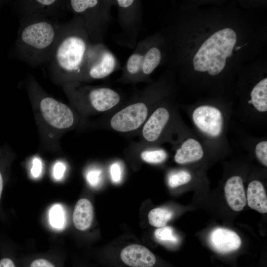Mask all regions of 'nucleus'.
Wrapping results in <instances>:
<instances>
[{
  "label": "nucleus",
  "mask_w": 267,
  "mask_h": 267,
  "mask_svg": "<svg viewBox=\"0 0 267 267\" xmlns=\"http://www.w3.org/2000/svg\"><path fill=\"white\" fill-rule=\"evenodd\" d=\"M248 206L260 213L267 212V196L263 182L258 179H253L248 184L246 192Z\"/></svg>",
  "instance_id": "19"
},
{
  "label": "nucleus",
  "mask_w": 267,
  "mask_h": 267,
  "mask_svg": "<svg viewBox=\"0 0 267 267\" xmlns=\"http://www.w3.org/2000/svg\"><path fill=\"white\" fill-rule=\"evenodd\" d=\"M49 220L51 225L58 229L64 227L65 223V214L61 205H53L49 212Z\"/></svg>",
  "instance_id": "24"
},
{
  "label": "nucleus",
  "mask_w": 267,
  "mask_h": 267,
  "mask_svg": "<svg viewBox=\"0 0 267 267\" xmlns=\"http://www.w3.org/2000/svg\"><path fill=\"white\" fill-rule=\"evenodd\" d=\"M3 189V179L1 173L0 172V199L1 198Z\"/></svg>",
  "instance_id": "33"
},
{
  "label": "nucleus",
  "mask_w": 267,
  "mask_h": 267,
  "mask_svg": "<svg viewBox=\"0 0 267 267\" xmlns=\"http://www.w3.org/2000/svg\"><path fill=\"white\" fill-rule=\"evenodd\" d=\"M155 35L138 41L122 68L118 81L124 83L146 82L160 64L162 51Z\"/></svg>",
  "instance_id": "6"
},
{
  "label": "nucleus",
  "mask_w": 267,
  "mask_h": 267,
  "mask_svg": "<svg viewBox=\"0 0 267 267\" xmlns=\"http://www.w3.org/2000/svg\"><path fill=\"white\" fill-rule=\"evenodd\" d=\"M39 107L44 118L56 128H68L73 124L74 114L71 109L53 97H42Z\"/></svg>",
  "instance_id": "11"
},
{
  "label": "nucleus",
  "mask_w": 267,
  "mask_h": 267,
  "mask_svg": "<svg viewBox=\"0 0 267 267\" xmlns=\"http://www.w3.org/2000/svg\"><path fill=\"white\" fill-rule=\"evenodd\" d=\"M119 259L125 267H155L158 261L155 255L146 247L132 244L120 252Z\"/></svg>",
  "instance_id": "14"
},
{
  "label": "nucleus",
  "mask_w": 267,
  "mask_h": 267,
  "mask_svg": "<svg viewBox=\"0 0 267 267\" xmlns=\"http://www.w3.org/2000/svg\"><path fill=\"white\" fill-rule=\"evenodd\" d=\"M250 98L247 101L256 111V113L266 114L267 111V78L257 83L250 93Z\"/></svg>",
  "instance_id": "21"
},
{
  "label": "nucleus",
  "mask_w": 267,
  "mask_h": 267,
  "mask_svg": "<svg viewBox=\"0 0 267 267\" xmlns=\"http://www.w3.org/2000/svg\"><path fill=\"white\" fill-rule=\"evenodd\" d=\"M241 47V46H237V47H236L235 50H238V49H239Z\"/></svg>",
  "instance_id": "34"
},
{
  "label": "nucleus",
  "mask_w": 267,
  "mask_h": 267,
  "mask_svg": "<svg viewBox=\"0 0 267 267\" xmlns=\"http://www.w3.org/2000/svg\"><path fill=\"white\" fill-rule=\"evenodd\" d=\"M1 1H0V4L1 3Z\"/></svg>",
  "instance_id": "35"
},
{
  "label": "nucleus",
  "mask_w": 267,
  "mask_h": 267,
  "mask_svg": "<svg viewBox=\"0 0 267 267\" xmlns=\"http://www.w3.org/2000/svg\"><path fill=\"white\" fill-rule=\"evenodd\" d=\"M28 267H57L51 260L44 258L33 259L29 264Z\"/></svg>",
  "instance_id": "27"
},
{
  "label": "nucleus",
  "mask_w": 267,
  "mask_h": 267,
  "mask_svg": "<svg viewBox=\"0 0 267 267\" xmlns=\"http://www.w3.org/2000/svg\"><path fill=\"white\" fill-rule=\"evenodd\" d=\"M115 0H67L66 9L79 19L92 44L103 43L112 21Z\"/></svg>",
  "instance_id": "4"
},
{
  "label": "nucleus",
  "mask_w": 267,
  "mask_h": 267,
  "mask_svg": "<svg viewBox=\"0 0 267 267\" xmlns=\"http://www.w3.org/2000/svg\"><path fill=\"white\" fill-rule=\"evenodd\" d=\"M168 155L165 150L162 149L145 151L141 153V159L149 163L160 164L165 162Z\"/></svg>",
  "instance_id": "25"
},
{
  "label": "nucleus",
  "mask_w": 267,
  "mask_h": 267,
  "mask_svg": "<svg viewBox=\"0 0 267 267\" xmlns=\"http://www.w3.org/2000/svg\"><path fill=\"white\" fill-rule=\"evenodd\" d=\"M67 0H22L18 1L22 18H49L66 9Z\"/></svg>",
  "instance_id": "12"
},
{
  "label": "nucleus",
  "mask_w": 267,
  "mask_h": 267,
  "mask_svg": "<svg viewBox=\"0 0 267 267\" xmlns=\"http://www.w3.org/2000/svg\"><path fill=\"white\" fill-rule=\"evenodd\" d=\"M154 234L156 238L160 241L173 243L178 241V238L174 235L173 228L170 226L159 227L155 231Z\"/></svg>",
  "instance_id": "26"
},
{
  "label": "nucleus",
  "mask_w": 267,
  "mask_h": 267,
  "mask_svg": "<svg viewBox=\"0 0 267 267\" xmlns=\"http://www.w3.org/2000/svg\"><path fill=\"white\" fill-rule=\"evenodd\" d=\"M93 218V208L90 201L82 198L76 203L73 214V221L75 227L85 231L90 227Z\"/></svg>",
  "instance_id": "20"
},
{
  "label": "nucleus",
  "mask_w": 267,
  "mask_h": 267,
  "mask_svg": "<svg viewBox=\"0 0 267 267\" xmlns=\"http://www.w3.org/2000/svg\"><path fill=\"white\" fill-rule=\"evenodd\" d=\"M80 92L86 95L89 106L98 112H104L113 108L121 100L119 93L107 87L83 86Z\"/></svg>",
  "instance_id": "13"
},
{
  "label": "nucleus",
  "mask_w": 267,
  "mask_h": 267,
  "mask_svg": "<svg viewBox=\"0 0 267 267\" xmlns=\"http://www.w3.org/2000/svg\"><path fill=\"white\" fill-rule=\"evenodd\" d=\"M186 167L171 171L167 177V182L171 188H176L190 183L193 179L192 169Z\"/></svg>",
  "instance_id": "22"
},
{
  "label": "nucleus",
  "mask_w": 267,
  "mask_h": 267,
  "mask_svg": "<svg viewBox=\"0 0 267 267\" xmlns=\"http://www.w3.org/2000/svg\"><path fill=\"white\" fill-rule=\"evenodd\" d=\"M42 163L39 158H35L33 161L31 168V174L33 177L38 178L40 176L42 171Z\"/></svg>",
  "instance_id": "31"
},
{
  "label": "nucleus",
  "mask_w": 267,
  "mask_h": 267,
  "mask_svg": "<svg viewBox=\"0 0 267 267\" xmlns=\"http://www.w3.org/2000/svg\"><path fill=\"white\" fill-rule=\"evenodd\" d=\"M0 267H16L12 260L9 258H3L0 260Z\"/></svg>",
  "instance_id": "32"
},
{
  "label": "nucleus",
  "mask_w": 267,
  "mask_h": 267,
  "mask_svg": "<svg viewBox=\"0 0 267 267\" xmlns=\"http://www.w3.org/2000/svg\"><path fill=\"white\" fill-rule=\"evenodd\" d=\"M173 216V212L163 207L152 209L148 213V219L149 223L154 227H161L165 226Z\"/></svg>",
  "instance_id": "23"
},
{
  "label": "nucleus",
  "mask_w": 267,
  "mask_h": 267,
  "mask_svg": "<svg viewBox=\"0 0 267 267\" xmlns=\"http://www.w3.org/2000/svg\"><path fill=\"white\" fill-rule=\"evenodd\" d=\"M209 241L213 249L220 253H227L237 250L241 240L234 231L222 227L214 229L210 233Z\"/></svg>",
  "instance_id": "18"
},
{
  "label": "nucleus",
  "mask_w": 267,
  "mask_h": 267,
  "mask_svg": "<svg viewBox=\"0 0 267 267\" xmlns=\"http://www.w3.org/2000/svg\"><path fill=\"white\" fill-rule=\"evenodd\" d=\"M120 68L118 59L103 43L94 44L86 68L78 82L103 79Z\"/></svg>",
  "instance_id": "9"
},
{
  "label": "nucleus",
  "mask_w": 267,
  "mask_h": 267,
  "mask_svg": "<svg viewBox=\"0 0 267 267\" xmlns=\"http://www.w3.org/2000/svg\"><path fill=\"white\" fill-rule=\"evenodd\" d=\"M60 26L49 18H22L15 44L18 58L33 66L49 62Z\"/></svg>",
  "instance_id": "2"
},
{
  "label": "nucleus",
  "mask_w": 267,
  "mask_h": 267,
  "mask_svg": "<svg viewBox=\"0 0 267 267\" xmlns=\"http://www.w3.org/2000/svg\"><path fill=\"white\" fill-rule=\"evenodd\" d=\"M148 105L140 100L131 103L117 112L111 118L112 128L118 132H127L138 128L148 114Z\"/></svg>",
  "instance_id": "10"
},
{
  "label": "nucleus",
  "mask_w": 267,
  "mask_h": 267,
  "mask_svg": "<svg viewBox=\"0 0 267 267\" xmlns=\"http://www.w3.org/2000/svg\"><path fill=\"white\" fill-rule=\"evenodd\" d=\"M66 170L65 165L61 162H56L53 168V175L56 179H61L65 173Z\"/></svg>",
  "instance_id": "30"
},
{
  "label": "nucleus",
  "mask_w": 267,
  "mask_h": 267,
  "mask_svg": "<svg viewBox=\"0 0 267 267\" xmlns=\"http://www.w3.org/2000/svg\"><path fill=\"white\" fill-rule=\"evenodd\" d=\"M172 114L169 108L161 106L151 114L142 130L144 137L148 141L158 140L170 124Z\"/></svg>",
  "instance_id": "15"
},
{
  "label": "nucleus",
  "mask_w": 267,
  "mask_h": 267,
  "mask_svg": "<svg viewBox=\"0 0 267 267\" xmlns=\"http://www.w3.org/2000/svg\"><path fill=\"white\" fill-rule=\"evenodd\" d=\"M223 192L226 202L234 211L242 210L246 204L244 179L238 173H233L225 180Z\"/></svg>",
  "instance_id": "16"
},
{
  "label": "nucleus",
  "mask_w": 267,
  "mask_h": 267,
  "mask_svg": "<svg viewBox=\"0 0 267 267\" xmlns=\"http://www.w3.org/2000/svg\"><path fill=\"white\" fill-rule=\"evenodd\" d=\"M120 33L114 37L118 44L134 48L138 41L143 19L142 1L140 0H115Z\"/></svg>",
  "instance_id": "7"
},
{
  "label": "nucleus",
  "mask_w": 267,
  "mask_h": 267,
  "mask_svg": "<svg viewBox=\"0 0 267 267\" xmlns=\"http://www.w3.org/2000/svg\"><path fill=\"white\" fill-rule=\"evenodd\" d=\"M238 138L241 145L247 152V155L252 161L257 162L262 167L267 169V136L256 137L240 132Z\"/></svg>",
  "instance_id": "17"
},
{
  "label": "nucleus",
  "mask_w": 267,
  "mask_h": 267,
  "mask_svg": "<svg viewBox=\"0 0 267 267\" xmlns=\"http://www.w3.org/2000/svg\"><path fill=\"white\" fill-rule=\"evenodd\" d=\"M110 173L113 182L118 183L121 180L122 169L119 164L113 163L110 167Z\"/></svg>",
  "instance_id": "29"
},
{
  "label": "nucleus",
  "mask_w": 267,
  "mask_h": 267,
  "mask_svg": "<svg viewBox=\"0 0 267 267\" xmlns=\"http://www.w3.org/2000/svg\"><path fill=\"white\" fill-rule=\"evenodd\" d=\"M237 36L230 28L221 30L207 39L201 45L193 59L194 69L198 72L208 71L215 76L224 68L227 57L231 55Z\"/></svg>",
  "instance_id": "5"
},
{
  "label": "nucleus",
  "mask_w": 267,
  "mask_h": 267,
  "mask_svg": "<svg viewBox=\"0 0 267 267\" xmlns=\"http://www.w3.org/2000/svg\"><path fill=\"white\" fill-rule=\"evenodd\" d=\"M179 143L174 161L186 167L203 169L216 162L193 130L185 126L179 132Z\"/></svg>",
  "instance_id": "8"
},
{
  "label": "nucleus",
  "mask_w": 267,
  "mask_h": 267,
  "mask_svg": "<svg viewBox=\"0 0 267 267\" xmlns=\"http://www.w3.org/2000/svg\"><path fill=\"white\" fill-rule=\"evenodd\" d=\"M101 172L98 169L90 170L87 174V178L89 183L93 186H97L101 180Z\"/></svg>",
  "instance_id": "28"
},
{
  "label": "nucleus",
  "mask_w": 267,
  "mask_h": 267,
  "mask_svg": "<svg viewBox=\"0 0 267 267\" xmlns=\"http://www.w3.org/2000/svg\"><path fill=\"white\" fill-rule=\"evenodd\" d=\"M193 131L204 143L216 162L232 153L227 139L230 115L214 105L202 104L189 113Z\"/></svg>",
  "instance_id": "3"
},
{
  "label": "nucleus",
  "mask_w": 267,
  "mask_h": 267,
  "mask_svg": "<svg viewBox=\"0 0 267 267\" xmlns=\"http://www.w3.org/2000/svg\"><path fill=\"white\" fill-rule=\"evenodd\" d=\"M83 24L73 16L61 23L59 36L49 62V75L55 83L78 82L93 47Z\"/></svg>",
  "instance_id": "1"
}]
</instances>
